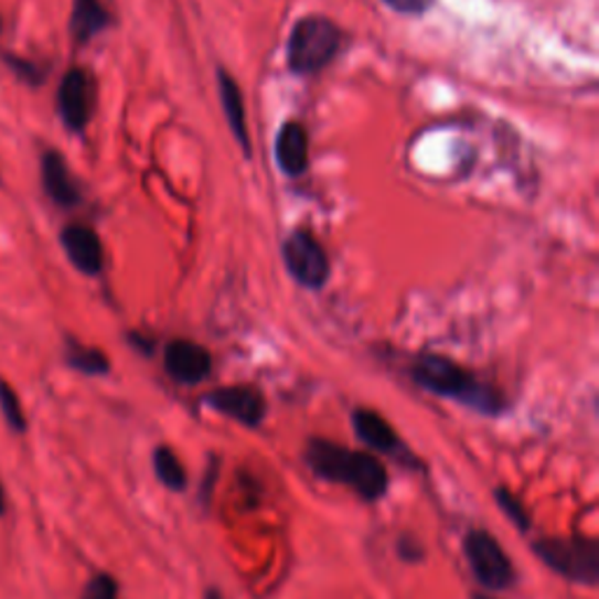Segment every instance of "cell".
Listing matches in <instances>:
<instances>
[{
    "mask_svg": "<svg viewBox=\"0 0 599 599\" xmlns=\"http://www.w3.org/2000/svg\"><path fill=\"white\" fill-rule=\"evenodd\" d=\"M154 473L164 482L169 490H183L185 488V471L179 457L169 448H160L154 452Z\"/></svg>",
    "mask_w": 599,
    "mask_h": 599,
    "instance_id": "obj_17",
    "label": "cell"
},
{
    "mask_svg": "<svg viewBox=\"0 0 599 599\" xmlns=\"http://www.w3.org/2000/svg\"><path fill=\"white\" fill-rule=\"evenodd\" d=\"M110 24V14L101 0H75L71 14V33L77 43H89Z\"/></svg>",
    "mask_w": 599,
    "mask_h": 599,
    "instance_id": "obj_13",
    "label": "cell"
},
{
    "mask_svg": "<svg viewBox=\"0 0 599 599\" xmlns=\"http://www.w3.org/2000/svg\"><path fill=\"white\" fill-rule=\"evenodd\" d=\"M6 60L19 73V77H22V81H26L31 85H38V83L43 81V73H41V68H38L35 64H31L26 60H17V56H6Z\"/></svg>",
    "mask_w": 599,
    "mask_h": 599,
    "instance_id": "obj_21",
    "label": "cell"
},
{
    "mask_svg": "<svg viewBox=\"0 0 599 599\" xmlns=\"http://www.w3.org/2000/svg\"><path fill=\"white\" fill-rule=\"evenodd\" d=\"M340 50V29L325 17H307L296 24L288 41V66L309 75L325 68Z\"/></svg>",
    "mask_w": 599,
    "mask_h": 599,
    "instance_id": "obj_3",
    "label": "cell"
},
{
    "mask_svg": "<svg viewBox=\"0 0 599 599\" xmlns=\"http://www.w3.org/2000/svg\"><path fill=\"white\" fill-rule=\"evenodd\" d=\"M62 246L68 260L83 275L96 277L104 269V244L96 232L83 223L66 225L62 232Z\"/></svg>",
    "mask_w": 599,
    "mask_h": 599,
    "instance_id": "obj_9",
    "label": "cell"
},
{
    "mask_svg": "<svg viewBox=\"0 0 599 599\" xmlns=\"http://www.w3.org/2000/svg\"><path fill=\"white\" fill-rule=\"evenodd\" d=\"M413 377L419 386H424V389H429L438 396L457 398L480 413L494 415L501 410V405H504V400H501V396L494 389H490L488 384L478 382L471 373L459 368V365L452 363L450 359L421 356L415 363Z\"/></svg>",
    "mask_w": 599,
    "mask_h": 599,
    "instance_id": "obj_2",
    "label": "cell"
},
{
    "mask_svg": "<svg viewBox=\"0 0 599 599\" xmlns=\"http://www.w3.org/2000/svg\"><path fill=\"white\" fill-rule=\"evenodd\" d=\"M6 513V494H3V485H0V515Z\"/></svg>",
    "mask_w": 599,
    "mask_h": 599,
    "instance_id": "obj_23",
    "label": "cell"
},
{
    "mask_svg": "<svg viewBox=\"0 0 599 599\" xmlns=\"http://www.w3.org/2000/svg\"><path fill=\"white\" fill-rule=\"evenodd\" d=\"M544 563L574 584L595 586L599 578V546L592 538H544L534 546Z\"/></svg>",
    "mask_w": 599,
    "mask_h": 599,
    "instance_id": "obj_4",
    "label": "cell"
},
{
    "mask_svg": "<svg viewBox=\"0 0 599 599\" xmlns=\"http://www.w3.org/2000/svg\"><path fill=\"white\" fill-rule=\"evenodd\" d=\"M83 599H118V584H115V578L106 574L94 576Z\"/></svg>",
    "mask_w": 599,
    "mask_h": 599,
    "instance_id": "obj_19",
    "label": "cell"
},
{
    "mask_svg": "<svg viewBox=\"0 0 599 599\" xmlns=\"http://www.w3.org/2000/svg\"><path fill=\"white\" fill-rule=\"evenodd\" d=\"M218 89H221V101H223V110L227 115L229 129H232V133H235L237 141L242 143V148L248 154L250 152V141H248V131H246V110H244L242 92H239L237 83L232 81V77L225 71L218 73Z\"/></svg>",
    "mask_w": 599,
    "mask_h": 599,
    "instance_id": "obj_14",
    "label": "cell"
},
{
    "mask_svg": "<svg viewBox=\"0 0 599 599\" xmlns=\"http://www.w3.org/2000/svg\"><path fill=\"white\" fill-rule=\"evenodd\" d=\"M206 403L214 410L237 419L239 424H246V427H256L265 417V400L250 386H227V389L208 394Z\"/></svg>",
    "mask_w": 599,
    "mask_h": 599,
    "instance_id": "obj_10",
    "label": "cell"
},
{
    "mask_svg": "<svg viewBox=\"0 0 599 599\" xmlns=\"http://www.w3.org/2000/svg\"><path fill=\"white\" fill-rule=\"evenodd\" d=\"M164 368L181 384H200L211 373V356L197 342L173 340L164 352Z\"/></svg>",
    "mask_w": 599,
    "mask_h": 599,
    "instance_id": "obj_8",
    "label": "cell"
},
{
    "mask_svg": "<svg viewBox=\"0 0 599 599\" xmlns=\"http://www.w3.org/2000/svg\"><path fill=\"white\" fill-rule=\"evenodd\" d=\"M94 81L85 68H71L56 92V108H60L66 129L81 133L92 120L94 113Z\"/></svg>",
    "mask_w": 599,
    "mask_h": 599,
    "instance_id": "obj_7",
    "label": "cell"
},
{
    "mask_svg": "<svg viewBox=\"0 0 599 599\" xmlns=\"http://www.w3.org/2000/svg\"><path fill=\"white\" fill-rule=\"evenodd\" d=\"M284 263L291 277L307 286V288H321L331 275V263L323 246L309 235L307 229H296L291 237L284 242Z\"/></svg>",
    "mask_w": 599,
    "mask_h": 599,
    "instance_id": "obj_6",
    "label": "cell"
},
{
    "mask_svg": "<svg viewBox=\"0 0 599 599\" xmlns=\"http://www.w3.org/2000/svg\"><path fill=\"white\" fill-rule=\"evenodd\" d=\"M475 599H490V597H475Z\"/></svg>",
    "mask_w": 599,
    "mask_h": 599,
    "instance_id": "obj_25",
    "label": "cell"
},
{
    "mask_svg": "<svg viewBox=\"0 0 599 599\" xmlns=\"http://www.w3.org/2000/svg\"><path fill=\"white\" fill-rule=\"evenodd\" d=\"M0 410H3V417L12 431L17 434L26 431V417L22 413V405H19V398L12 386L3 379H0Z\"/></svg>",
    "mask_w": 599,
    "mask_h": 599,
    "instance_id": "obj_18",
    "label": "cell"
},
{
    "mask_svg": "<svg viewBox=\"0 0 599 599\" xmlns=\"http://www.w3.org/2000/svg\"><path fill=\"white\" fill-rule=\"evenodd\" d=\"M277 162L288 177H300L309 164V137L300 122H286L277 137Z\"/></svg>",
    "mask_w": 599,
    "mask_h": 599,
    "instance_id": "obj_12",
    "label": "cell"
},
{
    "mask_svg": "<svg viewBox=\"0 0 599 599\" xmlns=\"http://www.w3.org/2000/svg\"><path fill=\"white\" fill-rule=\"evenodd\" d=\"M307 463L319 478L344 482L363 499H379L389 485V475L379 459L368 452H352L331 440L309 442Z\"/></svg>",
    "mask_w": 599,
    "mask_h": 599,
    "instance_id": "obj_1",
    "label": "cell"
},
{
    "mask_svg": "<svg viewBox=\"0 0 599 599\" xmlns=\"http://www.w3.org/2000/svg\"><path fill=\"white\" fill-rule=\"evenodd\" d=\"M354 429L365 446L373 448V450L394 452V448L398 446V438H396L394 429L389 427V421L373 410L354 413Z\"/></svg>",
    "mask_w": 599,
    "mask_h": 599,
    "instance_id": "obj_15",
    "label": "cell"
},
{
    "mask_svg": "<svg viewBox=\"0 0 599 599\" xmlns=\"http://www.w3.org/2000/svg\"><path fill=\"white\" fill-rule=\"evenodd\" d=\"M68 363L75 371L87 373V375H104L108 373V359L104 352L94 350V346H85L75 340H68V352H66Z\"/></svg>",
    "mask_w": 599,
    "mask_h": 599,
    "instance_id": "obj_16",
    "label": "cell"
},
{
    "mask_svg": "<svg viewBox=\"0 0 599 599\" xmlns=\"http://www.w3.org/2000/svg\"><path fill=\"white\" fill-rule=\"evenodd\" d=\"M463 553L482 586L490 590H504L511 586L513 565L492 534L471 532L463 541Z\"/></svg>",
    "mask_w": 599,
    "mask_h": 599,
    "instance_id": "obj_5",
    "label": "cell"
},
{
    "mask_svg": "<svg viewBox=\"0 0 599 599\" xmlns=\"http://www.w3.org/2000/svg\"><path fill=\"white\" fill-rule=\"evenodd\" d=\"M499 504H501V509H504L509 513V517L513 520V523L520 530H527L530 527V517L525 513V506H520L517 501L513 499V494H509L506 490H499Z\"/></svg>",
    "mask_w": 599,
    "mask_h": 599,
    "instance_id": "obj_20",
    "label": "cell"
},
{
    "mask_svg": "<svg viewBox=\"0 0 599 599\" xmlns=\"http://www.w3.org/2000/svg\"><path fill=\"white\" fill-rule=\"evenodd\" d=\"M204 599H221V595L216 592V590H211V592H206V597Z\"/></svg>",
    "mask_w": 599,
    "mask_h": 599,
    "instance_id": "obj_24",
    "label": "cell"
},
{
    "mask_svg": "<svg viewBox=\"0 0 599 599\" xmlns=\"http://www.w3.org/2000/svg\"><path fill=\"white\" fill-rule=\"evenodd\" d=\"M41 177L47 197L62 208H73L81 204V188H77L73 173L62 158V152L47 150L41 160Z\"/></svg>",
    "mask_w": 599,
    "mask_h": 599,
    "instance_id": "obj_11",
    "label": "cell"
},
{
    "mask_svg": "<svg viewBox=\"0 0 599 599\" xmlns=\"http://www.w3.org/2000/svg\"><path fill=\"white\" fill-rule=\"evenodd\" d=\"M0 26H3V22H0Z\"/></svg>",
    "mask_w": 599,
    "mask_h": 599,
    "instance_id": "obj_26",
    "label": "cell"
},
{
    "mask_svg": "<svg viewBox=\"0 0 599 599\" xmlns=\"http://www.w3.org/2000/svg\"><path fill=\"white\" fill-rule=\"evenodd\" d=\"M384 3L400 14H424L436 0H384Z\"/></svg>",
    "mask_w": 599,
    "mask_h": 599,
    "instance_id": "obj_22",
    "label": "cell"
}]
</instances>
